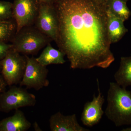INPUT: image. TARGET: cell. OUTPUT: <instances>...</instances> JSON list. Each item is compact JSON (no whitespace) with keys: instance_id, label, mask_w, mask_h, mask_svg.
I'll return each mask as SVG.
<instances>
[{"instance_id":"obj_1","label":"cell","mask_w":131,"mask_h":131,"mask_svg":"<svg viewBox=\"0 0 131 131\" xmlns=\"http://www.w3.org/2000/svg\"><path fill=\"white\" fill-rule=\"evenodd\" d=\"M58 20L56 42L72 69H106L114 62L107 11L92 0H54Z\"/></svg>"},{"instance_id":"obj_2","label":"cell","mask_w":131,"mask_h":131,"mask_svg":"<svg viewBox=\"0 0 131 131\" xmlns=\"http://www.w3.org/2000/svg\"><path fill=\"white\" fill-rule=\"evenodd\" d=\"M107 104L105 114L115 126L131 125L130 91L116 82H110L108 90Z\"/></svg>"},{"instance_id":"obj_10","label":"cell","mask_w":131,"mask_h":131,"mask_svg":"<svg viewBox=\"0 0 131 131\" xmlns=\"http://www.w3.org/2000/svg\"><path fill=\"white\" fill-rule=\"evenodd\" d=\"M51 131H89L81 126L77 121L76 115H64L58 112L52 115L49 119Z\"/></svg>"},{"instance_id":"obj_23","label":"cell","mask_w":131,"mask_h":131,"mask_svg":"<svg viewBox=\"0 0 131 131\" xmlns=\"http://www.w3.org/2000/svg\"><path fill=\"white\" fill-rule=\"evenodd\" d=\"M122 131H131V127H127V128H124L121 130Z\"/></svg>"},{"instance_id":"obj_13","label":"cell","mask_w":131,"mask_h":131,"mask_svg":"<svg viewBox=\"0 0 131 131\" xmlns=\"http://www.w3.org/2000/svg\"><path fill=\"white\" fill-rule=\"evenodd\" d=\"M65 54L59 50L52 47L49 43L44 49L40 56L36 59L40 64L47 66L51 64H63L66 62Z\"/></svg>"},{"instance_id":"obj_4","label":"cell","mask_w":131,"mask_h":131,"mask_svg":"<svg viewBox=\"0 0 131 131\" xmlns=\"http://www.w3.org/2000/svg\"><path fill=\"white\" fill-rule=\"evenodd\" d=\"M36 102L35 95L21 86L13 85L7 91L0 93V111L9 113L21 107L34 106Z\"/></svg>"},{"instance_id":"obj_11","label":"cell","mask_w":131,"mask_h":131,"mask_svg":"<svg viewBox=\"0 0 131 131\" xmlns=\"http://www.w3.org/2000/svg\"><path fill=\"white\" fill-rule=\"evenodd\" d=\"M12 116L0 120V131H26L31 124L24 112L18 109Z\"/></svg>"},{"instance_id":"obj_18","label":"cell","mask_w":131,"mask_h":131,"mask_svg":"<svg viewBox=\"0 0 131 131\" xmlns=\"http://www.w3.org/2000/svg\"><path fill=\"white\" fill-rule=\"evenodd\" d=\"M13 47V45L8 44L6 42H0V61L6 56L8 52Z\"/></svg>"},{"instance_id":"obj_3","label":"cell","mask_w":131,"mask_h":131,"mask_svg":"<svg viewBox=\"0 0 131 131\" xmlns=\"http://www.w3.org/2000/svg\"><path fill=\"white\" fill-rule=\"evenodd\" d=\"M52 40L33 26L25 27L12 39L13 49L24 55H35Z\"/></svg>"},{"instance_id":"obj_14","label":"cell","mask_w":131,"mask_h":131,"mask_svg":"<svg viewBox=\"0 0 131 131\" xmlns=\"http://www.w3.org/2000/svg\"><path fill=\"white\" fill-rule=\"evenodd\" d=\"M114 78L116 82L122 88L131 86V56L121 58L119 67Z\"/></svg>"},{"instance_id":"obj_21","label":"cell","mask_w":131,"mask_h":131,"mask_svg":"<svg viewBox=\"0 0 131 131\" xmlns=\"http://www.w3.org/2000/svg\"><path fill=\"white\" fill-rule=\"evenodd\" d=\"M34 128V130L35 131H42V129L40 128V126L37 122H35L33 124Z\"/></svg>"},{"instance_id":"obj_22","label":"cell","mask_w":131,"mask_h":131,"mask_svg":"<svg viewBox=\"0 0 131 131\" xmlns=\"http://www.w3.org/2000/svg\"><path fill=\"white\" fill-rule=\"evenodd\" d=\"M40 3H50L53 4L54 0H39Z\"/></svg>"},{"instance_id":"obj_6","label":"cell","mask_w":131,"mask_h":131,"mask_svg":"<svg viewBox=\"0 0 131 131\" xmlns=\"http://www.w3.org/2000/svg\"><path fill=\"white\" fill-rule=\"evenodd\" d=\"M25 56L26 66L20 86H25L27 89H33L37 91L48 86L50 83L47 79L49 70L47 66L40 64L34 57Z\"/></svg>"},{"instance_id":"obj_20","label":"cell","mask_w":131,"mask_h":131,"mask_svg":"<svg viewBox=\"0 0 131 131\" xmlns=\"http://www.w3.org/2000/svg\"><path fill=\"white\" fill-rule=\"evenodd\" d=\"M7 85L2 75H0V93L5 91Z\"/></svg>"},{"instance_id":"obj_8","label":"cell","mask_w":131,"mask_h":131,"mask_svg":"<svg viewBox=\"0 0 131 131\" xmlns=\"http://www.w3.org/2000/svg\"><path fill=\"white\" fill-rule=\"evenodd\" d=\"M35 26L42 33L56 42L58 30V20L53 4L40 3Z\"/></svg>"},{"instance_id":"obj_25","label":"cell","mask_w":131,"mask_h":131,"mask_svg":"<svg viewBox=\"0 0 131 131\" xmlns=\"http://www.w3.org/2000/svg\"><path fill=\"white\" fill-rule=\"evenodd\" d=\"M122 1L126 2H127V1H129V0H122Z\"/></svg>"},{"instance_id":"obj_9","label":"cell","mask_w":131,"mask_h":131,"mask_svg":"<svg viewBox=\"0 0 131 131\" xmlns=\"http://www.w3.org/2000/svg\"><path fill=\"white\" fill-rule=\"evenodd\" d=\"M97 82L98 95L96 96L94 94L92 101L85 103L81 114V121L82 123L87 126L92 127L99 123L105 113L102 109L105 98L101 92L98 79Z\"/></svg>"},{"instance_id":"obj_15","label":"cell","mask_w":131,"mask_h":131,"mask_svg":"<svg viewBox=\"0 0 131 131\" xmlns=\"http://www.w3.org/2000/svg\"><path fill=\"white\" fill-rule=\"evenodd\" d=\"M126 3L122 0H109L106 10L115 16L125 21L131 15V11L127 7Z\"/></svg>"},{"instance_id":"obj_12","label":"cell","mask_w":131,"mask_h":131,"mask_svg":"<svg viewBox=\"0 0 131 131\" xmlns=\"http://www.w3.org/2000/svg\"><path fill=\"white\" fill-rule=\"evenodd\" d=\"M107 11V28L111 43L119 41L128 30L124 25V20Z\"/></svg>"},{"instance_id":"obj_7","label":"cell","mask_w":131,"mask_h":131,"mask_svg":"<svg viewBox=\"0 0 131 131\" xmlns=\"http://www.w3.org/2000/svg\"><path fill=\"white\" fill-rule=\"evenodd\" d=\"M13 18L16 26V32L25 27L33 26L38 14L39 0H14Z\"/></svg>"},{"instance_id":"obj_17","label":"cell","mask_w":131,"mask_h":131,"mask_svg":"<svg viewBox=\"0 0 131 131\" xmlns=\"http://www.w3.org/2000/svg\"><path fill=\"white\" fill-rule=\"evenodd\" d=\"M13 3L0 1V21L9 20L13 18Z\"/></svg>"},{"instance_id":"obj_16","label":"cell","mask_w":131,"mask_h":131,"mask_svg":"<svg viewBox=\"0 0 131 131\" xmlns=\"http://www.w3.org/2000/svg\"><path fill=\"white\" fill-rule=\"evenodd\" d=\"M16 31V23L11 20L0 21V42L12 40Z\"/></svg>"},{"instance_id":"obj_26","label":"cell","mask_w":131,"mask_h":131,"mask_svg":"<svg viewBox=\"0 0 131 131\" xmlns=\"http://www.w3.org/2000/svg\"><path fill=\"white\" fill-rule=\"evenodd\" d=\"M130 92H131V91H130Z\"/></svg>"},{"instance_id":"obj_19","label":"cell","mask_w":131,"mask_h":131,"mask_svg":"<svg viewBox=\"0 0 131 131\" xmlns=\"http://www.w3.org/2000/svg\"><path fill=\"white\" fill-rule=\"evenodd\" d=\"M96 5L103 9L107 10L108 3L109 0H92Z\"/></svg>"},{"instance_id":"obj_5","label":"cell","mask_w":131,"mask_h":131,"mask_svg":"<svg viewBox=\"0 0 131 131\" xmlns=\"http://www.w3.org/2000/svg\"><path fill=\"white\" fill-rule=\"evenodd\" d=\"M0 62L2 65V75L7 85L11 86L19 84L26 66L25 55L21 56L12 48Z\"/></svg>"},{"instance_id":"obj_24","label":"cell","mask_w":131,"mask_h":131,"mask_svg":"<svg viewBox=\"0 0 131 131\" xmlns=\"http://www.w3.org/2000/svg\"><path fill=\"white\" fill-rule=\"evenodd\" d=\"M2 70V65L1 64V62H0V71H1Z\"/></svg>"}]
</instances>
